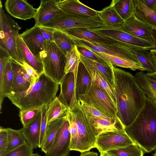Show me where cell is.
<instances>
[{"label": "cell", "instance_id": "obj_12", "mask_svg": "<svg viewBox=\"0 0 156 156\" xmlns=\"http://www.w3.org/2000/svg\"><path fill=\"white\" fill-rule=\"evenodd\" d=\"M69 126V122L66 117V120L57 134L50 148L45 153V156L69 155L71 151V141Z\"/></svg>", "mask_w": 156, "mask_h": 156}, {"label": "cell", "instance_id": "obj_37", "mask_svg": "<svg viewBox=\"0 0 156 156\" xmlns=\"http://www.w3.org/2000/svg\"><path fill=\"white\" fill-rule=\"evenodd\" d=\"M136 55L142 66L148 73L156 72V68L148 50H135Z\"/></svg>", "mask_w": 156, "mask_h": 156}, {"label": "cell", "instance_id": "obj_28", "mask_svg": "<svg viewBox=\"0 0 156 156\" xmlns=\"http://www.w3.org/2000/svg\"><path fill=\"white\" fill-rule=\"evenodd\" d=\"M110 5L125 22L135 15L134 0H113Z\"/></svg>", "mask_w": 156, "mask_h": 156}, {"label": "cell", "instance_id": "obj_27", "mask_svg": "<svg viewBox=\"0 0 156 156\" xmlns=\"http://www.w3.org/2000/svg\"><path fill=\"white\" fill-rule=\"evenodd\" d=\"M10 61L13 74V81L10 94L22 92L29 88L31 84L24 78L21 74L20 69V65L12 57L10 58Z\"/></svg>", "mask_w": 156, "mask_h": 156}, {"label": "cell", "instance_id": "obj_32", "mask_svg": "<svg viewBox=\"0 0 156 156\" xmlns=\"http://www.w3.org/2000/svg\"><path fill=\"white\" fill-rule=\"evenodd\" d=\"M52 31L54 42L66 55L76 45L75 42L63 32Z\"/></svg>", "mask_w": 156, "mask_h": 156}, {"label": "cell", "instance_id": "obj_35", "mask_svg": "<svg viewBox=\"0 0 156 156\" xmlns=\"http://www.w3.org/2000/svg\"><path fill=\"white\" fill-rule=\"evenodd\" d=\"M80 62L79 52L76 45L71 50L67 52L66 55L65 69L66 74L70 72L74 74L75 80Z\"/></svg>", "mask_w": 156, "mask_h": 156}, {"label": "cell", "instance_id": "obj_44", "mask_svg": "<svg viewBox=\"0 0 156 156\" xmlns=\"http://www.w3.org/2000/svg\"><path fill=\"white\" fill-rule=\"evenodd\" d=\"M47 105H44L41 108V120L40 128V135L39 144L38 147L41 148L44 138L47 126Z\"/></svg>", "mask_w": 156, "mask_h": 156}, {"label": "cell", "instance_id": "obj_26", "mask_svg": "<svg viewBox=\"0 0 156 156\" xmlns=\"http://www.w3.org/2000/svg\"><path fill=\"white\" fill-rule=\"evenodd\" d=\"M134 2L136 18L153 28L156 29V12L147 7L140 0H134Z\"/></svg>", "mask_w": 156, "mask_h": 156}, {"label": "cell", "instance_id": "obj_56", "mask_svg": "<svg viewBox=\"0 0 156 156\" xmlns=\"http://www.w3.org/2000/svg\"><path fill=\"white\" fill-rule=\"evenodd\" d=\"M153 156H156V151L154 154H153Z\"/></svg>", "mask_w": 156, "mask_h": 156}, {"label": "cell", "instance_id": "obj_47", "mask_svg": "<svg viewBox=\"0 0 156 156\" xmlns=\"http://www.w3.org/2000/svg\"><path fill=\"white\" fill-rule=\"evenodd\" d=\"M44 38L47 40L54 41L53 31L41 26H39Z\"/></svg>", "mask_w": 156, "mask_h": 156}, {"label": "cell", "instance_id": "obj_54", "mask_svg": "<svg viewBox=\"0 0 156 156\" xmlns=\"http://www.w3.org/2000/svg\"><path fill=\"white\" fill-rule=\"evenodd\" d=\"M31 156H42L41 155L37 153L33 154Z\"/></svg>", "mask_w": 156, "mask_h": 156}, {"label": "cell", "instance_id": "obj_23", "mask_svg": "<svg viewBox=\"0 0 156 156\" xmlns=\"http://www.w3.org/2000/svg\"><path fill=\"white\" fill-rule=\"evenodd\" d=\"M92 83L88 72L80 60L75 80L76 91L78 99V96L85 93L91 87Z\"/></svg>", "mask_w": 156, "mask_h": 156}, {"label": "cell", "instance_id": "obj_40", "mask_svg": "<svg viewBox=\"0 0 156 156\" xmlns=\"http://www.w3.org/2000/svg\"><path fill=\"white\" fill-rule=\"evenodd\" d=\"M85 58L91 65L101 73L114 87L113 74L111 64L110 66H106L96 61Z\"/></svg>", "mask_w": 156, "mask_h": 156}, {"label": "cell", "instance_id": "obj_52", "mask_svg": "<svg viewBox=\"0 0 156 156\" xmlns=\"http://www.w3.org/2000/svg\"><path fill=\"white\" fill-rule=\"evenodd\" d=\"M151 38L156 47V29L153 28L152 29Z\"/></svg>", "mask_w": 156, "mask_h": 156}, {"label": "cell", "instance_id": "obj_6", "mask_svg": "<svg viewBox=\"0 0 156 156\" xmlns=\"http://www.w3.org/2000/svg\"><path fill=\"white\" fill-rule=\"evenodd\" d=\"M40 26L51 31H63L73 28H98L107 26L98 15L91 17L65 14L46 22Z\"/></svg>", "mask_w": 156, "mask_h": 156}, {"label": "cell", "instance_id": "obj_31", "mask_svg": "<svg viewBox=\"0 0 156 156\" xmlns=\"http://www.w3.org/2000/svg\"><path fill=\"white\" fill-rule=\"evenodd\" d=\"M67 111L66 106L57 97L47 105V123H49L65 115Z\"/></svg>", "mask_w": 156, "mask_h": 156}, {"label": "cell", "instance_id": "obj_13", "mask_svg": "<svg viewBox=\"0 0 156 156\" xmlns=\"http://www.w3.org/2000/svg\"><path fill=\"white\" fill-rule=\"evenodd\" d=\"M20 36L31 53L38 61L42 62L46 40L39 26L34 25L20 34Z\"/></svg>", "mask_w": 156, "mask_h": 156}, {"label": "cell", "instance_id": "obj_11", "mask_svg": "<svg viewBox=\"0 0 156 156\" xmlns=\"http://www.w3.org/2000/svg\"><path fill=\"white\" fill-rule=\"evenodd\" d=\"M134 144L126 132H108L97 136L95 148L100 153H104Z\"/></svg>", "mask_w": 156, "mask_h": 156}, {"label": "cell", "instance_id": "obj_14", "mask_svg": "<svg viewBox=\"0 0 156 156\" xmlns=\"http://www.w3.org/2000/svg\"><path fill=\"white\" fill-rule=\"evenodd\" d=\"M59 85L60 91L58 98L66 106L67 110L73 111L78 103L74 74L72 72L66 74Z\"/></svg>", "mask_w": 156, "mask_h": 156}, {"label": "cell", "instance_id": "obj_49", "mask_svg": "<svg viewBox=\"0 0 156 156\" xmlns=\"http://www.w3.org/2000/svg\"><path fill=\"white\" fill-rule=\"evenodd\" d=\"M20 69L21 74L24 78L30 83V86L33 85V82L32 77L27 73L25 69L20 65Z\"/></svg>", "mask_w": 156, "mask_h": 156}, {"label": "cell", "instance_id": "obj_21", "mask_svg": "<svg viewBox=\"0 0 156 156\" xmlns=\"http://www.w3.org/2000/svg\"><path fill=\"white\" fill-rule=\"evenodd\" d=\"M117 29L138 38L151 39L153 28L133 16Z\"/></svg>", "mask_w": 156, "mask_h": 156}, {"label": "cell", "instance_id": "obj_55", "mask_svg": "<svg viewBox=\"0 0 156 156\" xmlns=\"http://www.w3.org/2000/svg\"><path fill=\"white\" fill-rule=\"evenodd\" d=\"M100 156H110L108 155L105 153H100Z\"/></svg>", "mask_w": 156, "mask_h": 156}, {"label": "cell", "instance_id": "obj_1", "mask_svg": "<svg viewBox=\"0 0 156 156\" xmlns=\"http://www.w3.org/2000/svg\"><path fill=\"white\" fill-rule=\"evenodd\" d=\"M117 99V116L125 127L130 124L147 98L130 73L112 64Z\"/></svg>", "mask_w": 156, "mask_h": 156}, {"label": "cell", "instance_id": "obj_9", "mask_svg": "<svg viewBox=\"0 0 156 156\" xmlns=\"http://www.w3.org/2000/svg\"><path fill=\"white\" fill-rule=\"evenodd\" d=\"M78 99L93 106L109 118L117 116V109L106 93L101 89L92 84L84 94L79 95Z\"/></svg>", "mask_w": 156, "mask_h": 156}, {"label": "cell", "instance_id": "obj_10", "mask_svg": "<svg viewBox=\"0 0 156 156\" xmlns=\"http://www.w3.org/2000/svg\"><path fill=\"white\" fill-rule=\"evenodd\" d=\"M78 45L88 48L94 52L104 53L141 64L136 55L135 50L122 45H109L80 39L69 36Z\"/></svg>", "mask_w": 156, "mask_h": 156}, {"label": "cell", "instance_id": "obj_50", "mask_svg": "<svg viewBox=\"0 0 156 156\" xmlns=\"http://www.w3.org/2000/svg\"><path fill=\"white\" fill-rule=\"evenodd\" d=\"M150 51L153 62L156 68V49H152Z\"/></svg>", "mask_w": 156, "mask_h": 156}, {"label": "cell", "instance_id": "obj_36", "mask_svg": "<svg viewBox=\"0 0 156 156\" xmlns=\"http://www.w3.org/2000/svg\"><path fill=\"white\" fill-rule=\"evenodd\" d=\"M144 153L139 146L134 144L104 153L110 156H143Z\"/></svg>", "mask_w": 156, "mask_h": 156}, {"label": "cell", "instance_id": "obj_41", "mask_svg": "<svg viewBox=\"0 0 156 156\" xmlns=\"http://www.w3.org/2000/svg\"><path fill=\"white\" fill-rule=\"evenodd\" d=\"M13 74L10 59L5 66L4 74V92L5 97L11 93Z\"/></svg>", "mask_w": 156, "mask_h": 156}, {"label": "cell", "instance_id": "obj_46", "mask_svg": "<svg viewBox=\"0 0 156 156\" xmlns=\"http://www.w3.org/2000/svg\"><path fill=\"white\" fill-rule=\"evenodd\" d=\"M20 65L32 77L33 82V85L37 81L40 75L31 66L25 62H24L23 65Z\"/></svg>", "mask_w": 156, "mask_h": 156}, {"label": "cell", "instance_id": "obj_2", "mask_svg": "<svg viewBox=\"0 0 156 156\" xmlns=\"http://www.w3.org/2000/svg\"><path fill=\"white\" fill-rule=\"evenodd\" d=\"M125 131L144 152L156 150V103L147 97L133 122Z\"/></svg>", "mask_w": 156, "mask_h": 156}, {"label": "cell", "instance_id": "obj_33", "mask_svg": "<svg viewBox=\"0 0 156 156\" xmlns=\"http://www.w3.org/2000/svg\"><path fill=\"white\" fill-rule=\"evenodd\" d=\"M5 129L7 133L8 142L5 152L15 149L26 143L25 138L20 129Z\"/></svg>", "mask_w": 156, "mask_h": 156}, {"label": "cell", "instance_id": "obj_30", "mask_svg": "<svg viewBox=\"0 0 156 156\" xmlns=\"http://www.w3.org/2000/svg\"><path fill=\"white\" fill-rule=\"evenodd\" d=\"M95 52L96 54L114 66L128 68L135 71L137 69L140 71H146L141 65L135 62L103 53Z\"/></svg>", "mask_w": 156, "mask_h": 156}, {"label": "cell", "instance_id": "obj_8", "mask_svg": "<svg viewBox=\"0 0 156 156\" xmlns=\"http://www.w3.org/2000/svg\"><path fill=\"white\" fill-rule=\"evenodd\" d=\"M90 29L103 36L122 42L135 50L156 49L152 39L138 38L117 28L108 27L90 28Z\"/></svg>", "mask_w": 156, "mask_h": 156}, {"label": "cell", "instance_id": "obj_5", "mask_svg": "<svg viewBox=\"0 0 156 156\" xmlns=\"http://www.w3.org/2000/svg\"><path fill=\"white\" fill-rule=\"evenodd\" d=\"M44 73L60 84L66 75V55L54 41L46 40L42 60Z\"/></svg>", "mask_w": 156, "mask_h": 156}, {"label": "cell", "instance_id": "obj_57", "mask_svg": "<svg viewBox=\"0 0 156 156\" xmlns=\"http://www.w3.org/2000/svg\"></svg>", "mask_w": 156, "mask_h": 156}, {"label": "cell", "instance_id": "obj_42", "mask_svg": "<svg viewBox=\"0 0 156 156\" xmlns=\"http://www.w3.org/2000/svg\"><path fill=\"white\" fill-rule=\"evenodd\" d=\"M33 154V149L26 141L24 144L0 156H31Z\"/></svg>", "mask_w": 156, "mask_h": 156}, {"label": "cell", "instance_id": "obj_22", "mask_svg": "<svg viewBox=\"0 0 156 156\" xmlns=\"http://www.w3.org/2000/svg\"><path fill=\"white\" fill-rule=\"evenodd\" d=\"M41 117V109L34 119L20 129L26 141L33 149L39 145Z\"/></svg>", "mask_w": 156, "mask_h": 156}, {"label": "cell", "instance_id": "obj_3", "mask_svg": "<svg viewBox=\"0 0 156 156\" xmlns=\"http://www.w3.org/2000/svg\"><path fill=\"white\" fill-rule=\"evenodd\" d=\"M59 84L44 73L37 81L24 91L6 95L20 110L40 108L48 105L55 98Z\"/></svg>", "mask_w": 156, "mask_h": 156}, {"label": "cell", "instance_id": "obj_38", "mask_svg": "<svg viewBox=\"0 0 156 156\" xmlns=\"http://www.w3.org/2000/svg\"><path fill=\"white\" fill-rule=\"evenodd\" d=\"M69 124V130L71 134L70 150L75 151L76 146L78 130L74 114L72 111L67 110L65 114Z\"/></svg>", "mask_w": 156, "mask_h": 156}, {"label": "cell", "instance_id": "obj_34", "mask_svg": "<svg viewBox=\"0 0 156 156\" xmlns=\"http://www.w3.org/2000/svg\"><path fill=\"white\" fill-rule=\"evenodd\" d=\"M19 39L25 62L31 66L39 75L44 73L42 62L38 61L31 53L20 36Z\"/></svg>", "mask_w": 156, "mask_h": 156}, {"label": "cell", "instance_id": "obj_51", "mask_svg": "<svg viewBox=\"0 0 156 156\" xmlns=\"http://www.w3.org/2000/svg\"><path fill=\"white\" fill-rule=\"evenodd\" d=\"M79 156H98V154L93 151H88L81 152Z\"/></svg>", "mask_w": 156, "mask_h": 156}, {"label": "cell", "instance_id": "obj_29", "mask_svg": "<svg viewBox=\"0 0 156 156\" xmlns=\"http://www.w3.org/2000/svg\"><path fill=\"white\" fill-rule=\"evenodd\" d=\"M98 14L108 27L118 28L125 22L110 5L98 11Z\"/></svg>", "mask_w": 156, "mask_h": 156}, {"label": "cell", "instance_id": "obj_20", "mask_svg": "<svg viewBox=\"0 0 156 156\" xmlns=\"http://www.w3.org/2000/svg\"><path fill=\"white\" fill-rule=\"evenodd\" d=\"M61 31L69 36L80 39L99 42L107 45H122L129 47L122 42L98 34L91 30L90 28H73Z\"/></svg>", "mask_w": 156, "mask_h": 156}, {"label": "cell", "instance_id": "obj_45", "mask_svg": "<svg viewBox=\"0 0 156 156\" xmlns=\"http://www.w3.org/2000/svg\"><path fill=\"white\" fill-rule=\"evenodd\" d=\"M8 142V134L5 128H0V155L6 151Z\"/></svg>", "mask_w": 156, "mask_h": 156}, {"label": "cell", "instance_id": "obj_43", "mask_svg": "<svg viewBox=\"0 0 156 156\" xmlns=\"http://www.w3.org/2000/svg\"><path fill=\"white\" fill-rule=\"evenodd\" d=\"M41 108L20 110L19 116L23 126L27 125L34 119L41 109Z\"/></svg>", "mask_w": 156, "mask_h": 156}, {"label": "cell", "instance_id": "obj_16", "mask_svg": "<svg viewBox=\"0 0 156 156\" xmlns=\"http://www.w3.org/2000/svg\"><path fill=\"white\" fill-rule=\"evenodd\" d=\"M86 115L97 136L101 133L108 132H125V127L118 117L113 118L95 117Z\"/></svg>", "mask_w": 156, "mask_h": 156}, {"label": "cell", "instance_id": "obj_53", "mask_svg": "<svg viewBox=\"0 0 156 156\" xmlns=\"http://www.w3.org/2000/svg\"><path fill=\"white\" fill-rule=\"evenodd\" d=\"M147 76L151 79L156 82V72L155 73H146Z\"/></svg>", "mask_w": 156, "mask_h": 156}, {"label": "cell", "instance_id": "obj_18", "mask_svg": "<svg viewBox=\"0 0 156 156\" xmlns=\"http://www.w3.org/2000/svg\"><path fill=\"white\" fill-rule=\"evenodd\" d=\"M5 7L11 16L24 20L34 18L37 10L25 0H6Z\"/></svg>", "mask_w": 156, "mask_h": 156}, {"label": "cell", "instance_id": "obj_25", "mask_svg": "<svg viewBox=\"0 0 156 156\" xmlns=\"http://www.w3.org/2000/svg\"><path fill=\"white\" fill-rule=\"evenodd\" d=\"M66 119L65 115L60 118L48 123L44 139L42 151L46 153L50 148L58 130Z\"/></svg>", "mask_w": 156, "mask_h": 156}, {"label": "cell", "instance_id": "obj_4", "mask_svg": "<svg viewBox=\"0 0 156 156\" xmlns=\"http://www.w3.org/2000/svg\"><path fill=\"white\" fill-rule=\"evenodd\" d=\"M21 27L5 13L0 0V46L7 50L20 65L25 62L19 39Z\"/></svg>", "mask_w": 156, "mask_h": 156}, {"label": "cell", "instance_id": "obj_48", "mask_svg": "<svg viewBox=\"0 0 156 156\" xmlns=\"http://www.w3.org/2000/svg\"><path fill=\"white\" fill-rule=\"evenodd\" d=\"M145 5L150 9L156 11V0H140Z\"/></svg>", "mask_w": 156, "mask_h": 156}, {"label": "cell", "instance_id": "obj_24", "mask_svg": "<svg viewBox=\"0 0 156 156\" xmlns=\"http://www.w3.org/2000/svg\"><path fill=\"white\" fill-rule=\"evenodd\" d=\"M134 76L147 97L156 103V82L150 79L143 71L136 72Z\"/></svg>", "mask_w": 156, "mask_h": 156}, {"label": "cell", "instance_id": "obj_15", "mask_svg": "<svg viewBox=\"0 0 156 156\" xmlns=\"http://www.w3.org/2000/svg\"><path fill=\"white\" fill-rule=\"evenodd\" d=\"M79 55L80 61L84 65L90 76L92 84L103 90L108 95L117 108V99L115 87L101 73L91 65L85 58L79 52Z\"/></svg>", "mask_w": 156, "mask_h": 156}, {"label": "cell", "instance_id": "obj_19", "mask_svg": "<svg viewBox=\"0 0 156 156\" xmlns=\"http://www.w3.org/2000/svg\"><path fill=\"white\" fill-rule=\"evenodd\" d=\"M57 4L65 14L69 16L94 17L98 11L83 4L78 0H57Z\"/></svg>", "mask_w": 156, "mask_h": 156}, {"label": "cell", "instance_id": "obj_7", "mask_svg": "<svg viewBox=\"0 0 156 156\" xmlns=\"http://www.w3.org/2000/svg\"><path fill=\"white\" fill-rule=\"evenodd\" d=\"M78 103L72 111L75 116L78 130L75 151L81 153L89 151L95 148L97 136L93 132L85 113L78 99Z\"/></svg>", "mask_w": 156, "mask_h": 156}, {"label": "cell", "instance_id": "obj_17", "mask_svg": "<svg viewBox=\"0 0 156 156\" xmlns=\"http://www.w3.org/2000/svg\"><path fill=\"white\" fill-rule=\"evenodd\" d=\"M55 0H41L34 17L35 26H39L44 23L65 14L57 4Z\"/></svg>", "mask_w": 156, "mask_h": 156}, {"label": "cell", "instance_id": "obj_39", "mask_svg": "<svg viewBox=\"0 0 156 156\" xmlns=\"http://www.w3.org/2000/svg\"><path fill=\"white\" fill-rule=\"evenodd\" d=\"M76 46L79 52L85 58L97 62L104 66H110L111 63L103 59L92 50L78 45L76 44Z\"/></svg>", "mask_w": 156, "mask_h": 156}]
</instances>
